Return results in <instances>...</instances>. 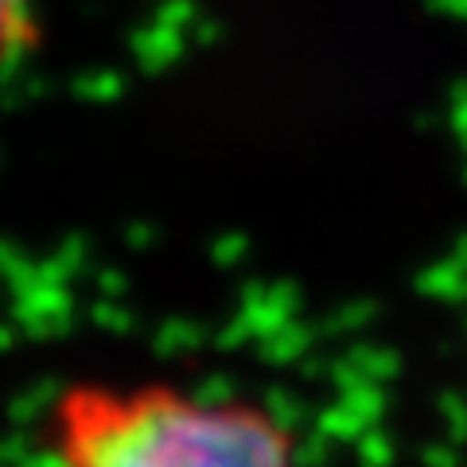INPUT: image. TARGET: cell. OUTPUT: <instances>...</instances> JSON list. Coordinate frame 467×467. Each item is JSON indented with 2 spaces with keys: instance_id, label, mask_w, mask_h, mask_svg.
Masks as SVG:
<instances>
[{
  "instance_id": "1",
  "label": "cell",
  "mask_w": 467,
  "mask_h": 467,
  "mask_svg": "<svg viewBox=\"0 0 467 467\" xmlns=\"http://www.w3.org/2000/svg\"><path fill=\"white\" fill-rule=\"evenodd\" d=\"M58 467H304L276 409L175 382H70L47 409Z\"/></svg>"
},
{
  "instance_id": "2",
  "label": "cell",
  "mask_w": 467,
  "mask_h": 467,
  "mask_svg": "<svg viewBox=\"0 0 467 467\" xmlns=\"http://www.w3.org/2000/svg\"><path fill=\"white\" fill-rule=\"evenodd\" d=\"M39 36L36 0H0V63L32 47Z\"/></svg>"
}]
</instances>
